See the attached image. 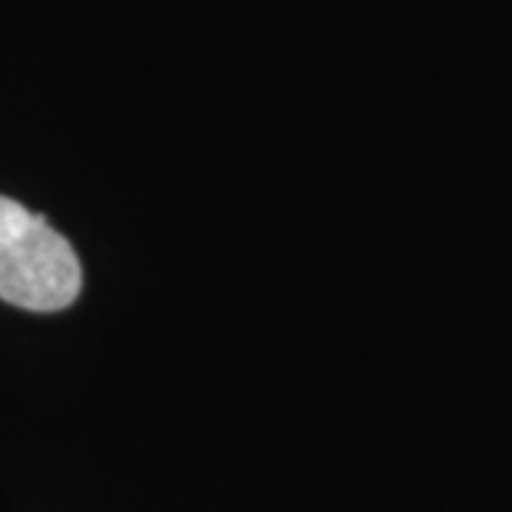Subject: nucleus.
<instances>
[{
	"label": "nucleus",
	"instance_id": "obj_1",
	"mask_svg": "<svg viewBox=\"0 0 512 512\" xmlns=\"http://www.w3.org/2000/svg\"><path fill=\"white\" fill-rule=\"evenodd\" d=\"M84 270L74 247L44 217L0 197V300L30 313L67 310Z\"/></svg>",
	"mask_w": 512,
	"mask_h": 512
}]
</instances>
